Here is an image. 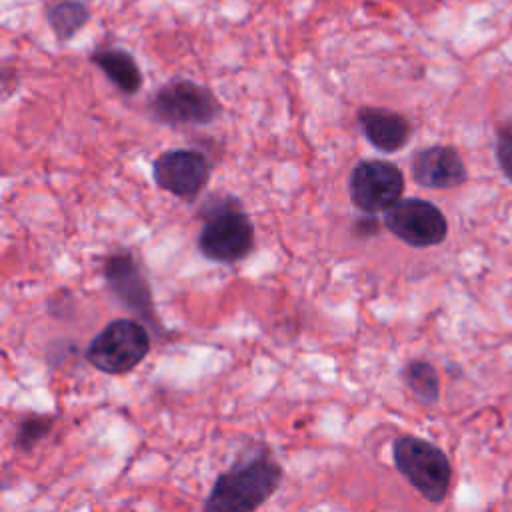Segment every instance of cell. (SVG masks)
Returning a JSON list of instances; mask_svg holds the SVG:
<instances>
[{"mask_svg":"<svg viewBox=\"0 0 512 512\" xmlns=\"http://www.w3.org/2000/svg\"><path fill=\"white\" fill-rule=\"evenodd\" d=\"M284 470L268 452L234 462L214 480L202 512H256L280 488Z\"/></svg>","mask_w":512,"mask_h":512,"instance_id":"1","label":"cell"},{"mask_svg":"<svg viewBox=\"0 0 512 512\" xmlns=\"http://www.w3.org/2000/svg\"><path fill=\"white\" fill-rule=\"evenodd\" d=\"M152 340L144 324L118 318L106 324L86 346V362L104 374H126L134 370L150 352Z\"/></svg>","mask_w":512,"mask_h":512,"instance_id":"2","label":"cell"},{"mask_svg":"<svg viewBox=\"0 0 512 512\" xmlns=\"http://www.w3.org/2000/svg\"><path fill=\"white\" fill-rule=\"evenodd\" d=\"M396 470L430 502H442L448 494L452 468L446 454L418 436H398L392 442Z\"/></svg>","mask_w":512,"mask_h":512,"instance_id":"3","label":"cell"},{"mask_svg":"<svg viewBox=\"0 0 512 512\" xmlns=\"http://www.w3.org/2000/svg\"><path fill=\"white\" fill-rule=\"evenodd\" d=\"M150 108L164 124H208L220 112L218 100L208 88L182 78L164 84L154 94Z\"/></svg>","mask_w":512,"mask_h":512,"instance_id":"4","label":"cell"},{"mask_svg":"<svg viewBox=\"0 0 512 512\" xmlns=\"http://www.w3.org/2000/svg\"><path fill=\"white\" fill-rule=\"evenodd\" d=\"M402 192L404 176L392 162L364 160L350 174V198L362 212H388L400 202Z\"/></svg>","mask_w":512,"mask_h":512,"instance_id":"5","label":"cell"},{"mask_svg":"<svg viewBox=\"0 0 512 512\" xmlns=\"http://www.w3.org/2000/svg\"><path fill=\"white\" fill-rule=\"evenodd\" d=\"M198 246L214 262H238L254 246V226L244 212L224 208L206 220Z\"/></svg>","mask_w":512,"mask_h":512,"instance_id":"6","label":"cell"},{"mask_svg":"<svg viewBox=\"0 0 512 512\" xmlns=\"http://www.w3.org/2000/svg\"><path fill=\"white\" fill-rule=\"evenodd\" d=\"M386 226L402 242L416 248L436 246L448 232L444 214L420 198H406L390 208L386 212Z\"/></svg>","mask_w":512,"mask_h":512,"instance_id":"7","label":"cell"},{"mask_svg":"<svg viewBox=\"0 0 512 512\" xmlns=\"http://www.w3.org/2000/svg\"><path fill=\"white\" fill-rule=\"evenodd\" d=\"M152 176L162 190L180 198H192L208 182L210 162L196 150H168L154 160Z\"/></svg>","mask_w":512,"mask_h":512,"instance_id":"8","label":"cell"},{"mask_svg":"<svg viewBox=\"0 0 512 512\" xmlns=\"http://www.w3.org/2000/svg\"><path fill=\"white\" fill-rule=\"evenodd\" d=\"M412 176L424 188H456L466 178L460 154L450 146L422 148L412 158Z\"/></svg>","mask_w":512,"mask_h":512,"instance_id":"9","label":"cell"},{"mask_svg":"<svg viewBox=\"0 0 512 512\" xmlns=\"http://www.w3.org/2000/svg\"><path fill=\"white\" fill-rule=\"evenodd\" d=\"M106 282L114 296L140 316H144L148 322L156 324L154 312H152V296L148 290L146 280L142 278L138 266L130 256H114L106 262L104 268Z\"/></svg>","mask_w":512,"mask_h":512,"instance_id":"10","label":"cell"},{"mask_svg":"<svg viewBox=\"0 0 512 512\" xmlns=\"http://www.w3.org/2000/svg\"><path fill=\"white\" fill-rule=\"evenodd\" d=\"M358 122L370 144L382 152H396L406 146L410 138L408 120L388 108H362Z\"/></svg>","mask_w":512,"mask_h":512,"instance_id":"11","label":"cell"},{"mask_svg":"<svg viewBox=\"0 0 512 512\" xmlns=\"http://www.w3.org/2000/svg\"><path fill=\"white\" fill-rule=\"evenodd\" d=\"M92 62L124 92L136 94L142 86V74L132 54L120 48H102L92 54Z\"/></svg>","mask_w":512,"mask_h":512,"instance_id":"12","label":"cell"},{"mask_svg":"<svg viewBox=\"0 0 512 512\" xmlns=\"http://www.w3.org/2000/svg\"><path fill=\"white\" fill-rule=\"evenodd\" d=\"M408 390L424 404H434L440 396V380L436 368L426 360H412L402 370Z\"/></svg>","mask_w":512,"mask_h":512,"instance_id":"13","label":"cell"},{"mask_svg":"<svg viewBox=\"0 0 512 512\" xmlns=\"http://www.w3.org/2000/svg\"><path fill=\"white\" fill-rule=\"evenodd\" d=\"M46 18L60 40L70 38L86 20L88 8L78 0H64L46 10Z\"/></svg>","mask_w":512,"mask_h":512,"instance_id":"14","label":"cell"},{"mask_svg":"<svg viewBox=\"0 0 512 512\" xmlns=\"http://www.w3.org/2000/svg\"><path fill=\"white\" fill-rule=\"evenodd\" d=\"M54 428V416L50 414H32L16 426L14 446L22 452L32 450L36 444H40Z\"/></svg>","mask_w":512,"mask_h":512,"instance_id":"15","label":"cell"},{"mask_svg":"<svg viewBox=\"0 0 512 512\" xmlns=\"http://www.w3.org/2000/svg\"><path fill=\"white\" fill-rule=\"evenodd\" d=\"M496 156L502 172L512 180V124H502L496 138Z\"/></svg>","mask_w":512,"mask_h":512,"instance_id":"16","label":"cell"}]
</instances>
